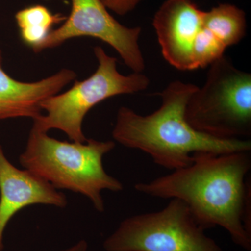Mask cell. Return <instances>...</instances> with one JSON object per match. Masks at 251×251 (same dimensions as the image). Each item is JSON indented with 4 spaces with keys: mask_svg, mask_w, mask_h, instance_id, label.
I'll return each instance as SVG.
<instances>
[{
    "mask_svg": "<svg viewBox=\"0 0 251 251\" xmlns=\"http://www.w3.org/2000/svg\"><path fill=\"white\" fill-rule=\"evenodd\" d=\"M192 164L135 189L151 197L178 199L204 229L222 227L232 242L251 251L250 151L196 153Z\"/></svg>",
    "mask_w": 251,
    "mask_h": 251,
    "instance_id": "obj_1",
    "label": "cell"
},
{
    "mask_svg": "<svg viewBox=\"0 0 251 251\" xmlns=\"http://www.w3.org/2000/svg\"><path fill=\"white\" fill-rule=\"evenodd\" d=\"M197 89L181 81L171 82L160 94L161 107L148 115L121 107L112 137L123 146L146 153L158 166L173 171L192 164L196 153L251 151L250 140L215 138L188 124L186 105Z\"/></svg>",
    "mask_w": 251,
    "mask_h": 251,
    "instance_id": "obj_2",
    "label": "cell"
},
{
    "mask_svg": "<svg viewBox=\"0 0 251 251\" xmlns=\"http://www.w3.org/2000/svg\"><path fill=\"white\" fill-rule=\"evenodd\" d=\"M115 148L114 142L92 138L84 143L61 141L32 127L19 162L56 189L85 196L96 210L103 213L102 191L120 192L124 188L103 166L104 156Z\"/></svg>",
    "mask_w": 251,
    "mask_h": 251,
    "instance_id": "obj_3",
    "label": "cell"
},
{
    "mask_svg": "<svg viewBox=\"0 0 251 251\" xmlns=\"http://www.w3.org/2000/svg\"><path fill=\"white\" fill-rule=\"evenodd\" d=\"M186 121L195 129L222 139L251 135V75L223 56L210 65L204 85L188 100Z\"/></svg>",
    "mask_w": 251,
    "mask_h": 251,
    "instance_id": "obj_4",
    "label": "cell"
},
{
    "mask_svg": "<svg viewBox=\"0 0 251 251\" xmlns=\"http://www.w3.org/2000/svg\"><path fill=\"white\" fill-rule=\"evenodd\" d=\"M99 65L85 80L75 82L62 94H57L41 104L45 111L33 120L32 127L41 131L60 130L75 143L87 140L82 123L89 111L110 97L131 94L146 90L150 81L143 73L122 75L117 70V59L108 55L101 47L94 49Z\"/></svg>",
    "mask_w": 251,
    "mask_h": 251,
    "instance_id": "obj_5",
    "label": "cell"
},
{
    "mask_svg": "<svg viewBox=\"0 0 251 251\" xmlns=\"http://www.w3.org/2000/svg\"><path fill=\"white\" fill-rule=\"evenodd\" d=\"M105 251H225L199 225L183 201L126 218L105 239Z\"/></svg>",
    "mask_w": 251,
    "mask_h": 251,
    "instance_id": "obj_6",
    "label": "cell"
},
{
    "mask_svg": "<svg viewBox=\"0 0 251 251\" xmlns=\"http://www.w3.org/2000/svg\"><path fill=\"white\" fill-rule=\"evenodd\" d=\"M72 1L69 18L51 31L41 51L57 47L74 38L90 36L112 46L133 73L143 72L145 59L139 46L141 28L122 25L109 14L101 0Z\"/></svg>",
    "mask_w": 251,
    "mask_h": 251,
    "instance_id": "obj_7",
    "label": "cell"
},
{
    "mask_svg": "<svg viewBox=\"0 0 251 251\" xmlns=\"http://www.w3.org/2000/svg\"><path fill=\"white\" fill-rule=\"evenodd\" d=\"M204 13L191 0H166L155 14L153 25L162 54L178 70H193V43L202 29Z\"/></svg>",
    "mask_w": 251,
    "mask_h": 251,
    "instance_id": "obj_8",
    "label": "cell"
},
{
    "mask_svg": "<svg viewBox=\"0 0 251 251\" xmlns=\"http://www.w3.org/2000/svg\"><path fill=\"white\" fill-rule=\"evenodd\" d=\"M64 193L27 169H19L5 156L0 144V251L9 221L23 209L35 204L64 208Z\"/></svg>",
    "mask_w": 251,
    "mask_h": 251,
    "instance_id": "obj_9",
    "label": "cell"
},
{
    "mask_svg": "<svg viewBox=\"0 0 251 251\" xmlns=\"http://www.w3.org/2000/svg\"><path fill=\"white\" fill-rule=\"evenodd\" d=\"M75 77L74 71L64 69L36 82H21L3 70L0 57V120L20 117L35 120L43 114V102L58 94Z\"/></svg>",
    "mask_w": 251,
    "mask_h": 251,
    "instance_id": "obj_10",
    "label": "cell"
},
{
    "mask_svg": "<svg viewBox=\"0 0 251 251\" xmlns=\"http://www.w3.org/2000/svg\"><path fill=\"white\" fill-rule=\"evenodd\" d=\"M203 27L210 31L226 48L240 42L246 34L247 20L243 10L221 4L204 13Z\"/></svg>",
    "mask_w": 251,
    "mask_h": 251,
    "instance_id": "obj_11",
    "label": "cell"
},
{
    "mask_svg": "<svg viewBox=\"0 0 251 251\" xmlns=\"http://www.w3.org/2000/svg\"><path fill=\"white\" fill-rule=\"evenodd\" d=\"M16 20L23 42L34 52H41L52 27L65 21L66 17L52 14L45 6L36 5L18 11Z\"/></svg>",
    "mask_w": 251,
    "mask_h": 251,
    "instance_id": "obj_12",
    "label": "cell"
},
{
    "mask_svg": "<svg viewBox=\"0 0 251 251\" xmlns=\"http://www.w3.org/2000/svg\"><path fill=\"white\" fill-rule=\"evenodd\" d=\"M227 48L210 31L203 27L198 33L192 49L193 70L210 66L224 56Z\"/></svg>",
    "mask_w": 251,
    "mask_h": 251,
    "instance_id": "obj_13",
    "label": "cell"
},
{
    "mask_svg": "<svg viewBox=\"0 0 251 251\" xmlns=\"http://www.w3.org/2000/svg\"><path fill=\"white\" fill-rule=\"evenodd\" d=\"M107 9L120 16L133 11L142 0H101Z\"/></svg>",
    "mask_w": 251,
    "mask_h": 251,
    "instance_id": "obj_14",
    "label": "cell"
},
{
    "mask_svg": "<svg viewBox=\"0 0 251 251\" xmlns=\"http://www.w3.org/2000/svg\"><path fill=\"white\" fill-rule=\"evenodd\" d=\"M87 250H88V244L85 240L82 239L72 247L59 251H87Z\"/></svg>",
    "mask_w": 251,
    "mask_h": 251,
    "instance_id": "obj_15",
    "label": "cell"
},
{
    "mask_svg": "<svg viewBox=\"0 0 251 251\" xmlns=\"http://www.w3.org/2000/svg\"><path fill=\"white\" fill-rule=\"evenodd\" d=\"M0 57H1V52H0Z\"/></svg>",
    "mask_w": 251,
    "mask_h": 251,
    "instance_id": "obj_16",
    "label": "cell"
}]
</instances>
